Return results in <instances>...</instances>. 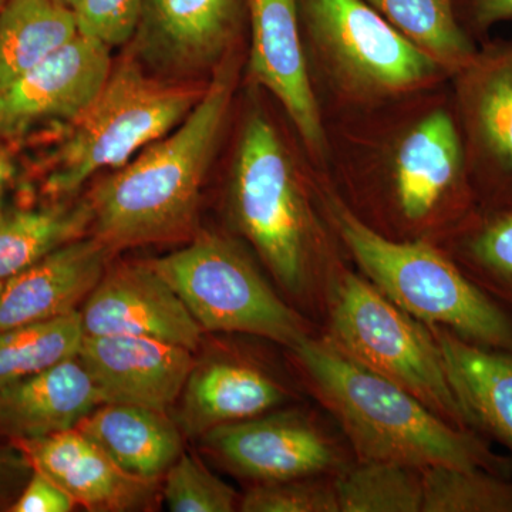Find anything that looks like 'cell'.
Listing matches in <instances>:
<instances>
[{
    "mask_svg": "<svg viewBox=\"0 0 512 512\" xmlns=\"http://www.w3.org/2000/svg\"><path fill=\"white\" fill-rule=\"evenodd\" d=\"M288 393L264 370L234 359L195 362L177 400L174 420L184 437L201 439L224 424L261 416L285 402Z\"/></svg>",
    "mask_w": 512,
    "mask_h": 512,
    "instance_id": "obj_19",
    "label": "cell"
},
{
    "mask_svg": "<svg viewBox=\"0 0 512 512\" xmlns=\"http://www.w3.org/2000/svg\"><path fill=\"white\" fill-rule=\"evenodd\" d=\"M161 495L173 512H231L239 504L237 491L188 453L164 474Z\"/></svg>",
    "mask_w": 512,
    "mask_h": 512,
    "instance_id": "obj_30",
    "label": "cell"
},
{
    "mask_svg": "<svg viewBox=\"0 0 512 512\" xmlns=\"http://www.w3.org/2000/svg\"><path fill=\"white\" fill-rule=\"evenodd\" d=\"M57 2L69 6L70 9H73L74 12H76V9L79 8L80 2H82V0H57Z\"/></svg>",
    "mask_w": 512,
    "mask_h": 512,
    "instance_id": "obj_37",
    "label": "cell"
},
{
    "mask_svg": "<svg viewBox=\"0 0 512 512\" xmlns=\"http://www.w3.org/2000/svg\"><path fill=\"white\" fill-rule=\"evenodd\" d=\"M147 262L204 332L247 333L288 349L308 336L301 316L276 295L234 239L197 232L190 244Z\"/></svg>",
    "mask_w": 512,
    "mask_h": 512,
    "instance_id": "obj_9",
    "label": "cell"
},
{
    "mask_svg": "<svg viewBox=\"0 0 512 512\" xmlns=\"http://www.w3.org/2000/svg\"><path fill=\"white\" fill-rule=\"evenodd\" d=\"M32 463L15 443L0 446V511L8 510L18 500L32 477Z\"/></svg>",
    "mask_w": 512,
    "mask_h": 512,
    "instance_id": "obj_35",
    "label": "cell"
},
{
    "mask_svg": "<svg viewBox=\"0 0 512 512\" xmlns=\"http://www.w3.org/2000/svg\"><path fill=\"white\" fill-rule=\"evenodd\" d=\"M291 350L363 461L484 468L511 477L512 460L494 453L478 431L441 419L412 393L329 340L306 336Z\"/></svg>",
    "mask_w": 512,
    "mask_h": 512,
    "instance_id": "obj_4",
    "label": "cell"
},
{
    "mask_svg": "<svg viewBox=\"0 0 512 512\" xmlns=\"http://www.w3.org/2000/svg\"><path fill=\"white\" fill-rule=\"evenodd\" d=\"M104 400L79 357L0 389V434L36 440L76 429Z\"/></svg>",
    "mask_w": 512,
    "mask_h": 512,
    "instance_id": "obj_20",
    "label": "cell"
},
{
    "mask_svg": "<svg viewBox=\"0 0 512 512\" xmlns=\"http://www.w3.org/2000/svg\"><path fill=\"white\" fill-rule=\"evenodd\" d=\"M448 379L474 429L512 451V352L467 342L434 326Z\"/></svg>",
    "mask_w": 512,
    "mask_h": 512,
    "instance_id": "obj_22",
    "label": "cell"
},
{
    "mask_svg": "<svg viewBox=\"0 0 512 512\" xmlns=\"http://www.w3.org/2000/svg\"><path fill=\"white\" fill-rule=\"evenodd\" d=\"M239 120L228 175L235 228L289 292H301L329 258L320 171L295 130L286 133L252 86Z\"/></svg>",
    "mask_w": 512,
    "mask_h": 512,
    "instance_id": "obj_3",
    "label": "cell"
},
{
    "mask_svg": "<svg viewBox=\"0 0 512 512\" xmlns=\"http://www.w3.org/2000/svg\"><path fill=\"white\" fill-rule=\"evenodd\" d=\"M76 429L128 474L147 480H163L168 468L183 454V433L174 417L163 410L103 403Z\"/></svg>",
    "mask_w": 512,
    "mask_h": 512,
    "instance_id": "obj_21",
    "label": "cell"
},
{
    "mask_svg": "<svg viewBox=\"0 0 512 512\" xmlns=\"http://www.w3.org/2000/svg\"><path fill=\"white\" fill-rule=\"evenodd\" d=\"M76 501L52 478L40 471H33L29 483L23 488L10 512H70Z\"/></svg>",
    "mask_w": 512,
    "mask_h": 512,
    "instance_id": "obj_34",
    "label": "cell"
},
{
    "mask_svg": "<svg viewBox=\"0 0 512 512\" xmlns=\"http://www.w3.org/2000/svg\"><path fill=\"white\" fill-rule=\"evenodd\" d=\"M80 311L0 332V389L79 355Z\"/></svg>",
    "mask_w": 512,
    "mask_h": 512,
    "instance_id": "obj_26",
    "label": "cell"
},
{
    "mask_svg": "<svg viewBox=\"0 0 512 512\" xmlns=\"http://www.w3.org/2000/svg\"><path fill=\"white\" fill-rule=\"evenodd\" d=\"M87 198L43 208H13L0 202V281L19 274L55 249L92 232Z\"/></svg>",
    "mask_w": 512,
    "mask_h": 512,
    "instance_id": "obj_23",
    "label": "cell"
},
{
    "mask_svg": "<svg viewBox=\"0 0 512 512\" xmlns=\"http://www.w3.org/2000/svg\"><path fill=\"white\" fill-rule=\"evenodd\" d=\"M339 512H421V468L363 461L333 483Z\"/></svg>",
    "mask_w": 512,
    "mask_h": 512,
    "instance_id": "obj_28",
    "label": "cell"
},
{
    "mask_svg": "<svg viewBox=\"0 0 512 512\" xmlns=\"http://www.w3.org/2000/svg\"><path fill=\"white\" fill-rule=\"evenodd\" d=\"M79 33L76 12L57 0H6L0 12V92Z\"/></svg>",
    "mask_w": 512,
    "mask_h": 512,
    "instance_id": "obj_24",
    "label": "cell"
},
{
    "mask_svg": "<svg viewBox=\"0 0 512 512\" xmlns=\"http://www.w3.org/2000/svg\"><path fill=\"white\" fill-rule=\"evenodd\" d=\"M3 284H5V281H0V292H2Z\"/></svg>",
    "mask_w": 512,
    "mask_h": 512,
    "instance_id": "obj_39",
    "label": "cell"
},
{
    "mask_svg": "<svg viewBox=\"0 0 512 512\" xmlns=\"http://www.w3.org/2000/svg\"><path fill=\"white\" fill-rule=\"evenodd\" d=\"M329 342L402 386L441 419L477 431L451 386L436 338L369 281L342 268L332 281Z\"/></svg>",
    "mask_w": 512,
    "mask_h": 512,
    "instance_id": "obj_8",
    "label": "cell"
},
{
    "mask_svg": "<svg viewBox=\"0 0 512 512\" xmlns=\"http://www.w3.org/2000/svg\"><path fill=\"white\" fill-rule=\"evenodd\" d=\"M191 350L138 336H84L80 362L104 403L168 412L195 365Z\"/></svg>",
    "mask_w": 512,
    "mask_h": 512,
    "instance_id": "obj_16",
    "label": "cell"
},
{
    "mask_svg": "<svg viewBox=\"0 0 512 512\" xmlns=\"http://www.w3.org/2000/svg\"><path fill=\"white\" fill-rule=\"evenodd\" d=\"M12 443L86 511H148L161 493V480L128 474L77 429Z\"/></svg>",
    "mask_w": 512,
    "mask_h": 512,
    "instance_id": "obj_17",
    "label": "cell"
},
{
    "mask_svg": "<svg viewBox=\"0 0 512 512\" xmlns=\"http://www.w3.org/2000/svg\"><path fill=\"white\" fill-rule=\"evenodd\" d=\"M113 70L111 47L79 33L0 92V134L18 137L52 121L72 124Z\"/></svg>",
    "mask_w": 512,
    "mask_h": 512,
    "instance_id": "obj_13",
    "label": "cell"
},
{
    "mask_svg": "<svg viewBox=\"0 0 512 512\" xmlns=\"http://www.w3.org/2000/svg\"><path fill=\"white\" fill-rule=\"evenodd\" d=\"M111 256L100 239L87 235L10 276L0 292V332L79 311Z\"/></svg>",
    "mask_w": 512,
    "mask_h": 512,
    "instance_id": "obj_18",
    "label": "cell"
},
{
    "mask_svg": "<svg viewBox=\"0 0 512 512\" xmlns=\"http://www.w3.org/2000/svg\"><path fill=\"white\" fill-rule=\"evenodd\" d=\"M84 336H138L195 352L201 326L171 285L147 261L109 264L83 303Z\"/></svg>",
    "mask_w": 512,
    "mask_h": 512,
    "instance_id": "obj_15",
    "label": "cell"
},
{
    "mask_svg": "<svg viewBox=\"0 0 512 512\" xmlns=\"http://www.w3.org/2000/svg\"><path fill=\"white\" fill-rule=\"evenodd\" d=\"M242 64L239 49L212 73L183 123L89 192L90 234L113 254L197 234L202 190L234 111Z\"/></svg>",
    "mask_w": 512,
    "mask_h": 512,
    "instance_id": "obj_2",
    "label": "cell"
},
{
    "mask_svg": "<svg viewBox=\"0 0 512 512\" xmlns=\"http://www.w3.org/2000/svg\"><path fill=\"white\" fill-rule=\"evenodd\" d=\"M448 82L326 123L330 185L384 237L434 244L480 208Z\"/></svg>",
    "mask_w": 512,
    "mask_h": 512,
    "instance_id": "obj_1",
    "label": "cell"
},
{
    "mask_svg": "<svg viewBox=\"0 0 512 512\" xmlns=\"http://www.w3.org/2000/svg\"><path fill=\"white\" fill-rule=\"evenodd\" d=\"M207 82H165L148 74L136 57L121 60L92 104L69 124L50 161L46 194L69 197L100 171L126 165L183 123Z\"/></svg>",
    "mask_w": 512,
    "mask_h": 512,
    "instance_id": "obj_7",
    "label": "cell"
},
{
    "mask_svg": "<svg viewBox=\"0 0 512 512\" xmlns=\"http://www.w3.org/2000/svg\"><path fill=\"white\" fill-rule=\"evenodd\" d=\"M421 512H512V478L484 468L431 466Z\"/></svg>",
    "mask_w": 512,
    "mask_h": 512,
    "instance_id": "obj_29",
    "label": "cell"
},
{
    "mask_svg": "<svg viewBox=\"0 0 512 512\" xmlns=\"http://www.w3.org/2000/svg\"><path fill=\"white\" fill-rule=\"evenodd\" d=\"M312 478L258 483L239 501V511L339 512L333 484Z\"/></svg>",
    "mask_w": 512,
    "mask_h": 512,
    "instance_id": "obj_31",
    "label": "cell"
},
{
    "mask_svg": "<svg viewBox=\"0 0 512 512\" xmlns=\"http://www.w3.org/2000/svg\"><path fill=\"white\" fill-rule=\"evenodd\" d=\"M298 12L325 126L450 80L362 0H298Z\"/></svg>",
    "mask_w": 512,
    "mask_h": 512,
    "instance_id": "obj_5",
    "label": "cell"
},
{
    "mask_svg": "<svg viewBox=\"0 0 512 512\" xmlns=\"http://www.w3.org/2000/svg\"><path fill=\"white\" fill-rule=\"evenodd\" d=\"M448 86L478 207L512 208V40L480 43Z\"/></svg>",
    "mask_w": 512,
    "mask_h": 512,
    "instance_id": "obj_10",
    "label": "cell"
},
{
    "mask_svg": "<svg viewBox=\"0 0 512 512\" xmlns=\"http://www.w3.org/2000/svg\"><path fill=\"white\" fill-rule=\"evenodd\" d=\"M143 0H82L76 9L80 33L114 46L130 43Z\"/></svg>",
    "mask_w": 512,
    "mask_h": 512,
    "instance_id": "obj_32",
    "label": "cell"
},
{
    "mask_svg": "<svg viewBox=\"0 0 512 512\" xmlns=\"http://www.w3.org/2000/svg\"><path fill=\"white\" fill-rule=\"evenodd\" d=\"M6 0H0V12H2L3 6H5Z\"/></svg>",
    "mask_w": 512,
    "mask_h": 512,
    "instance_id": "obj_38",
    "label": "cell"
},
{
    "mask_svg": "<svg viewBox=\"0 0 512 512\" xmlns=\"http://www.w3.org/2000/svg\"><path fill=\"white\" fill-rule=\"evenodd\" d=\"M458 22L480 45L498 23L512 22V0H454Z\"/></svg>",
    "mask_w": 512,
    "mask_h": 512,
    "instance_id": "obj_33",
    "label": "cell"
},
{
    "mask_svg": "<svg viewBox=\"0 0 512 512\" xmlns=\"http://www.w3.org/2000/svg\"><path fill=\"white\" fill-rule=\"evenodd\" d=\"M248 0H143L134 57L165 77L212 73L241 49Z\"/></svg>",
    "mask_w": 512,
    "mask_h": 512,
    "instance_id": "obj_11",
    "label": "cell"
},
{
    "mask_svg": "<svg viewBox=\"0 0 512 512\" xmlns=\"http://www.w3.org/2000/svg\"><path fill=\"white\" fill-rule=\"evenodd\" d=\"M15 175V165H13L12 161H10L8 157L0 154V192L5 190V188L12 183Z\"/></svg>",
    "mask_w": 512,
    "mask_h": 512,
    "instance_id": "obj_36",
    "label": "cell"
},
{
    "mask_svg": "<svg viewBox=\"0 0 512 512\" xmlns=\"http://www.w3.org/2000/svg\"><path fill=\"white\" fill-rule=\"evenodd\" d=\"M326 217L377 291L417 320L485 348L512 352V313L429 241H397L370 228L320 173Z\"/></svg>",
    "mask_w": 512,
    "mask_h": 512,
    "instance_id": "obj_6",
    "label": "cell"
},
{
    "mask_svg": "<svg viewBox=\"0 0 512 512\" xmlns=\"http://www.w3.org/2000/svg\"><path fill=\"white\" fill-rule=\"evenodd\" d=\"M249 83L268 94L326 174L328 137L309 77L298 0H248Z\"/></svg>",
    "mask_w": 512,
    "mask_h": 512,
    "instance_id": "obj_12",
    "label": "cell"
},
{
    "mask_svg": "<svg viewBox=\"0 0 512 512\" xmlns=\"http://www.w3.org/2000/svg\"><path fill=\"white\" fill-rule=\"evenodd\" d=\"M450 77L476 56L478 43L458 22L454 0H362Z\"/></svg>",
    "mask_w": 512,
    "mask_h": 512,
    "instance_id": "obj_25",
    "label": "cell"
},
{
    "mask_svg": "<svg viewBox=\"0 0 512 512\" xmlns=\"http://www.w3.org/2000/svg\"><path fill=\"white\" fill-rule=\"evenodd\" d=\"M447 241L481 289L512 303V208H478Z\"/></svg>",
    "mask_w": 512,
    "mask_h": 512,
    "instance_id": "obj_27",
    "label": "cell"
},
{
    "mask_svg": "<svg viewBox=\"0 0 512 512\" xmlns=\"http://www.w3.org/2000/svg\"><path fill=\"white\" fill-rule=\"evenodd\" d=\"M200 440L228 470L256 483L316 477L338 463L332 441L298 412H268L224 424Z\"/></svg>",
    "mask_w": 512,
    "mask_h": 512,
    "instance_id": "obj_14",
    "label": "cell"
}]
</instances>
